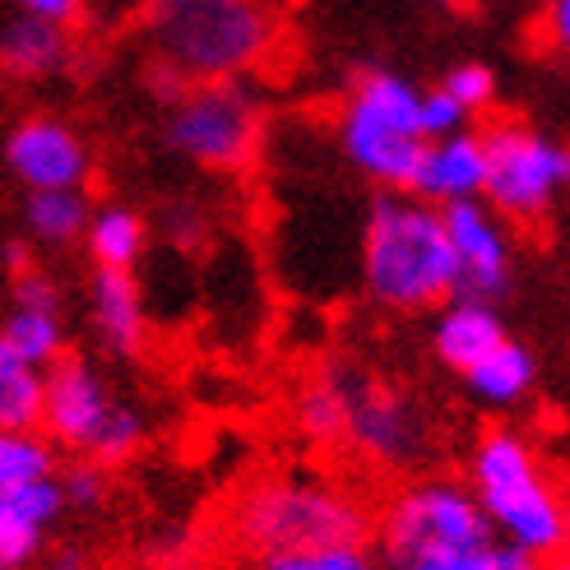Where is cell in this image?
Segmentation results:
<instances>
[{"label": "cell", "mask_w": 570, "mask_h": 570, "mask_svg": "<svg viewBox=\"0 0 570 570\" xmlns=\"http://www.w3.org/2000/svg\"><path fill=\"white\" fill-rule=\"evenodd\" d=\"M505 338L501 316L488 302H464L454 297V306H445V316L436 321V357L450 366V372H469L478 357H488Z\"/></svg>", "instance_id": "17"}, {"label": "cell", "mask_w": 570, "mask_h": 570, "mask_svg": "<svg viewBox=\"0 0 570 570\" xmlns=\"http://www.w3.org/2000/svg\"><path fill=\"white\" fill-rule=\"evenodd\" d=\"M145 441H149V417H145V409H135L130 399H117V409H111L107 426L98 432L94 450L83 454V460H94V464H102V469L126 464L130 454H139V445H145Z\"/></svg>", "instance_id": "24"}, {"label": "cell", "mask_w": 570, "mask_h": 570, "mask_svg": "<svg viewBox=\"0 0 570 570\" xmlns=\"http://www.w3.org/2000/svg\"><path fill=\"white\" fill-rule=\"evenodd\" d=\"M548 38L557 51L570 56V0H548Z\"/></svg>", "instance_id": "35"}, {"label": "cell", "mask_w": 570, "mask_h": 570, "mask_svg": "<svg viewBox=\"0 0 570 570\" xmlns=\"http://www.w3.org/2000/svg\"><path fill=\"white\" fill-rule=\"evenodd\" d=\"M6 167L23 190H83L94 177V154L75 126L28 117L6 135Z\"/></svg>", "instance_id": "11"}, {"label": "cell", "mask_w": 570, "mask_h": 570, "mask_svg": "<svg viewBox=\"0 0 570 570\" xmlns=\"http://www.w3.org/2000/svg\"><path fill=\"white\" fill-rule=\"evenodd\" d=\"M482 154H488V181L482 195L497 205V214L533 223L543 218L557 195L570 186V145L538 135L524 121H497L482 130Z\"/></svg>", "instance_id": "7"}, {"label": "cell", "mask_w": 570, "mask_h": 570, "mask_svg": "<svg viewBox=\"0 0 570 570\" xmlns=\"http://www.w3.org/2000/svg\"><path fill=\"white\" fill-rule=\"evenodd\" d=\"M441 218L454 246V261H460V288H454V297L497 306L510 293V237L501 218L488 205H478V199L441 205Z\"/></svg>", "instance_id": "12"}, {"label": "cell", "mask_w": 570, "mask_h": 570, "mask_svg": "<svg viewBox=\"0 0 570 570\" xmlns=\"http://www.w3.org/2000/svg\"><path fill=\"white\" fill-rule=\"evenodd\" d=\"M149 570H190V566H186L181 557H163V561H154Z\"/></svg>", "instance_id": "38"}, {"label": "cell", "mask_w": 570, "mask_h": 570, "mask_svg": "<svg viewBox=\"0 0 570 570\" xmlns=\"http://www.w3.org/2000/svg\"><path fill=\"white\" fill-rule=\"evenodd\" d=\"M61 515H66V497L56 473L19 482V488H0V570L33 566L47 548V529Z\"/></svg>", "instance_id": "13"}, {"label": "cell", "mask_w": 570, "mask_h": 570, "mask_svg": "<svg viewBox=\"0 0 570 570\" xmlns=\"http://www.w3.org/2000/svg\"><path fill=\"white\" fill-rule=\"evenodd\" d=\"M417 89L394 70H362L338 117V145L362 177L381 190H413L426 154V135L417 121Z\"/></svg>", "instance_id": "5"}, {"label": "cell", "mask_w": 570, "mask_h": 570, "mask_svg": "<svg viewBox=\"0 0 570 570\" xmlns=\"http://www.w3.org/2000/svg\"><path fill=\"white\" fill-rule=\"evenodd\" d=\"M432 6H450V10H460V6H473V0H432Z\"/></svg>", "instance_id": "39"}, {"label": "cell", "mask_w": 570, "mask_h": 570, "mask_svg": "<svg viewBox=\"0 0 570 570\" xmlns=\"http://www.w3.org/2000/svg\"><path fill=\"white\" fill-rule=\"evenodd\" d=\"M75 61H79L75 28L47 23L19 10L0 19V75L6 79H19V83L61 79L75 70Z\"/></svg>", "instance_id": "15"}, {"label": "cell", "mask_w": 570, "mask_h": 570, "mask_svg": "<svg viewBox=\"0 0 570 570\" xmlns=\"http://www.w3.org/2000/svg\"><path fill=\"white\" fill-rule=\"evenodd\" d=\"M488 552H492V543H482V548H426V552L390 561V570H492Z\"/></svg>", "instance_id": "29"}, {"label": "cell", "mask_w": 570, "mask_h": 570, "mask_svg": "<svg viewBox=\"0 0 570 570\" xmlns=\"http://www.w3.org/2000/svg\"><path fill=\"white\" fill-rule=\"evenodd\" d=\"M488 561H492V570H543V557L529 552V548H520V543H505V538H501V543L492 538Z\"/></svg>", "instance_id": "34"}, {"label": "cell", "mask_w": 570, "mask_h": 570, "mask_svg": "<svg viewBox=\"0 0 570 570\" xmlns=\"http://www.w3.org/2000/svg\"><path fill=\"white\" fill-rule=\"evenodd\" d=\"M488 181V154H482V135L454 130L441 139H426V154L417 167V181L409 195L432 199V205H454V199H478Z\"/></svg>", "instance_id": "16"}, {"label": "cell", "mask_w": 570, "mask_h": 570, "mask_svg": "<svg viewBox=\"0 0 570 570\" xmlns=\"http://www.w3.org/2000/svg\"><path fill=\"white\" fill-rule=\"evenodd\" d=\"M33 570H94L89 557H83L79 548H42V557L33 561Z\"/></svg>", "instance_id": "36"}, {"label": "cell", "mask_w": 570, "mask_h": 570, "mask_svg": "<svg viewBox=\"0 0 570 570\" xmlns=\"http://www.w3.org/2000/svg\"><path fill=\"white\" fill-rule=\"evenodd\" d=\"M61 469L56 445L42 436V426H0V488L51 478Z\"/></svg>", "instance_id": "23"}, {"label": "cell", "mask_w": 570, "mask_h": 570, "mask_svg": "<svg viewBox=\"0 0 570 570\" xmlns=\"http://www.w3.org/2000/svg\"><path fill=\"white\" fill-rule=\"evenodd\" d=\"M473 497L492 533H501L505 543L548 557L570 538V510L552 492V482L538 473L529 441L505 426L482 432L473 450Z\"/></svg>", "instance_id": "4"}, {"label": "cell", "mask_w": 570, "mask_h": 570, "mask_svg": "<svg viewBox=\"0 0 570 570\" xmlns=\"http://www.w3.org/2000/svg\"><path fill=\"white\" fill-rule=\"evenodd\" d=\"M362 283L390 311H426L454 297L460 261L441 205L409 190H381L362 227Z\"/></svg>", "instance_id": "1"}, {"label": "cell", "mask_w": 570, "mask_h": 570, "mask_svg": "<svg viewBox=\"0 0 570 570\" xmlns=\"http://www.w3.org/2000/svg\"><path fill=\"white\" fill-rule=\"evenodd\" d=\"M297 422H302V432L311 441H344V399H338V390L321 376L316 385H311L302 394V404H297Z\"/></svg>", "instance_id": "26"}, {"label": "cell", "mask_w": 570, "mask_h": 570, "mask_svg": "<svg viewBox=\"0 0 570 570\" xmlns=\"http://www.w3.org/2000/svg\"><path fill=\"white\" fill-rule=\"evenodd\" d=\"M10 297L14 306H33V311H61V283H56L47 269H38V261L10 274Z\"/></svg>", "instance_id": "31"}, {"label": "cell", "mask_w": 570, "mask_h": 570, "mask_svg": "<svg viewBox=\"0 0 570 570\" xmlns=\"http://www.w3.org/2000/svg\"><path fill=\"white\" fill-rule=\"evenodd\" d=\"M89 321L94 338L107 357H139L149 338V302L135 269H102L94 265L89 278Z\"/></svg>", "instance_id": "14"}, {"label": "cell", "mask_w": 570, "mask_h": 570, "mask_svg": "<svg viewBox=\"0 0 570 570\" xmlns=\"http://www.w3.org/2000/svg\"><path fill=\"white\" fill-rule=\"evenodd\" d=\"M205 214H199L195 205H186V199H181V205H167V214H163V233L167 237H173L177 246H195L199 237H205Z\"/></svg>", "instance_id": "33"}, {"label": "cell", "mask_w": 570, "mask_h": 570, "mask_svg": "<svg viewBox=\"0 0 570 570\" xmlns=\"http://www.w3.org/2000/svg\"><path fill=\"white\" fill-rule=\"evenodd\" d=\"M89 195L83 190H28L23 199V237L47 250H66L75 242H83V227H89Z\"/></svg>", "instance_id": "18"}, {"label": "cell", "mask_w": 570, "mask_h": 570, "mask_svg": "<svg viewBox=\"0 0 570 570\" xmlns=\"http://www.w3.org/2000/svg\"><path fill=\"white\" fill-rule=\"evenodd\" d=\"M325 381L344 399V441L385 469H413L426 460V413L409 394L381 385L353 362H330Z\"/></svg>", "instance_id": "8"}, {"label": "cell", "mask_w": 570, "mask_h": 570, "mask_svg": "<svg viewBox=\"0 0 570 570\" xmlns=\"http://www.w3.org/2000/svg\"><path fill=\"white\" fill-rule=\"evenodd\" d=\"M372 520L338 488L316 478H269L233 505V538L250 557L297 552L321 543H366Z\"/></svg>", "instance_id": "3"}, {"label": "cell", "mask_w": 570, "mask_h": 570, "mask_svg": "<svg viewBox=\"0 0 570 570\" xmlns=\"http://www.w3.org/2000/svg\"><path fill=\"white\" fill-rule=\"evenodd\" d=\"M548 557H552V561H548L543 570H570V538H566V543H561L557 552H548Z\"/></svg>", "instance_id": "37"}, {"label": "cell", "mask_w": 570, "mask_h": 570, "mask_svg": "<svg viewBox=\"0 0 570 570\" xmlns=\"http://www.w3.org/2000/svg\"><path fill=\"white\" fill-rule=\"evenodd\" d=\"M145 33L154 61L205 83L261 70L274 56L278 19L269 0H145Z\"/></svg>", "instance_id": "2"}, {"label": "cell", "mask_w": 570, "mask_h": 570, "mask_svg": "<svg viewBox=\"0 0 570 570\" xmlns=\"http://www.w3.org/2000/svg\"><path fill=\"white\" fill-rule=\"evenodd\" d=\"M117 399L121 394H111L107 376L89 357L61 353L42 376V422L38 426L56 450L89 454L98 432L111 417V409H117Z\"/></svg>", "instance_id": "10"}, {"label": "cell", "mask_w": 570, "mask_h": 570, "mask_svg": "<svg viewBox=\"0 0 570 570\" xmlns=\"http://www.w3.org/2000/svg\"><path fill=\"white\" fill-rule=\"evenodd\" d=\"M492 524L482 515V505L473 497V488L450 478H426L404 488L381 520V548L385 561L413 557L426 548H482L492 543Z\"/></svg>", "instance_id": "9"}, {"label": "cell", "mask_w": 570, "mask_h": 570, "mask_svg": "<svg viewBox=\"0 0 570 570\" xmlns=\"http://www.w3.org/2000/svg\"><path fill=\"white\" fill-rule=\"evenodd\" d=\"M441 89L473 117V111H488V107H492V98H497V75H492L488 66H478V61H464V66H454V70L441 79Z\"/></svg>", "instance_id": "28"}, {"label": "cell", "mask_w": 570, "mask_h": 570, "mask_svg": "<svg viewBox=\"0 0 570 570\" xmlns=\"http://www.w3.org/2000/svg\"><path fill=\"white\" fill-rule=\"evenodd\" d=\"M0 338L33 366H51L66 353V321H61V311L10 306V316L0 321Z\"/></svg>", "instance_id": "22"}, {"label": "cell", "mask_w": 570, "mask_h": 570, "mask_svg": "<svg viewBox=\"0 0 570 570\" xmlns=\"http://www.w3.org/2000/svg\"><path fill=\"white\" fill-rule=\"evenodd\" d=\"M83 246H89L94 265H102V269H135L149 250V223L130 205H102L89 214Z\"/></svg>", "instance_id": "19"}, {"label": "cell", "mask_w": 570, "mask_h": 570, "mask_svg": "<svg viewBox=\"0 0 570 570\" xmlns=\"http://www.w3.org/2000/svg\"><path fill=\"white\" fill-rule=\"evenodd\" d=\"M56 482H61L66 510H98V505H107V492H111L107 469L94 464V460H83V454H79L75 464L56 469Z\"/></svg>", "instance_id": "27"}, {"label": "cell", "mask_w": 570, "mask_h": 570, "mask_svg": "<svg viewBox=\"0 0 570 570\" xmlns=\"http://www.w3.org/2000/svg\"><path fill=\"white\" fill-rule=\"evenodd\" d=\"M417 121H422L426 139H441V135H454V130H469V111L436 83V89H426L417 98Z\"/></svg>", "instance_id": "30"}, {"label": "cell", "mask_w": 570, "mask_h": 570, "mask_svg": "<svg viewBox=\"0 0 570 570\" xmlns=\"http://www.w3.org/2000/svg\"><path fill=\"white\" fill-rule=\"evenodd\" d=\"M265 139V107L242 79H205L167 107L163 145L205 173H246Z\"/></svg>", "instance_id": "6"}, {"label": "cell", "mask_w": 570, "mask_h": 570, "mask_svg": "<svg viewBox=\"0 0 570 570\" xmlns=\"http://www.w3.org/2000/svg\"><path fill=\"white\" fill-rule=\"evenodd\" d=\"M533 376H538L533 353L524 344H510V338H501L488 357H478L464 372V385L473 390V399H482V404L510 409V404H520V399L533 390Z\"/></svg>", "instance_id": "20"}, {"label": "cell", "mask_w": 570, "mask_h": 570, "mask_svg": "<svg viewBox=\"0 0 570 570\" xmlns=\"http://www.w3.org/2000/svg\"><path fill=\"white\" fill-rule=\"evenodd\" d=\"M372 570H385V566H381V561H376V566H372Z\"/></svg>", "instance_id": "40"}, {"label": "cell", "mask_w": 570, "mask_h": 570, "mask_svg": "<svg viewBox=\"0 0 570 570\" xmlns=\"http://www.w3.org/2000/svg\"><path fill=\"white\" fill-rule=\"evenodd\" d=\"M6 6L19 10V14L61 23V28H79L83 19H89V0H6Z\"/></svg>", "instance_id": "32"}, {"label": "cell", "mask_w": 570, "mask_h": 570, "mask_svg": "<svg viewBox=\"0 0 570 570\" xmlns=\"http://www.w3.org/2000/svg\"><path fill=\"white\" fill-rule=\"evenodd\" d=\"M255 566L261 570H372L376 557L366 552V543H321V548L255 557Z\"/></svg>", "instance_id": "25"}, {"label": "cell", "mask_w": 570, "mask_h": 570, "mask_svg": "<svg viewBox=\"0 0 570 570\" xmlns=\"http://www.w3.org/2000/svg\"><path fill=\"white\" fill-rule=\"evenodd\" d=\"M42 376L47 366H33L0 338V426L42 422Z\"/></svg>", "instance_id": "21"}]
</instances>
